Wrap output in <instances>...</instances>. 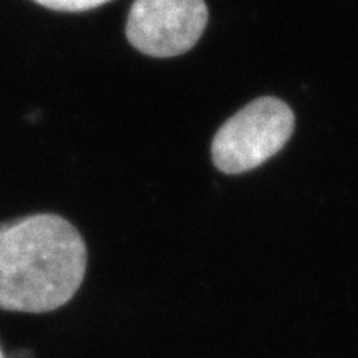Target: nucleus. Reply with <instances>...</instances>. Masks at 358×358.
<instances>
[{
  "instance_id": "obj_1",
  "label": "nucleus",
  "mask_w": 358,
  "mask_h": 358,
  "mask_svg": "<svg viewBox=\"0 0 358 358\" xmlns=\"http://www.w3.org/2000/svg\"><path fill=\"white\" fill-rule=\"evenodd\" d=\"M87 272V245L57 214L0 224V308L45 313L71 301Z\"/></svg>"
},
{
  "instance_id": "obj_2",
  "label": "nucleus",
  "mask_w": 358,
  "mask_h": 358,
  "mask_svg": "<svg viewBox=\"0 0 358 358\" xmlns=\"http://www.w3.org/2000/svg\"><path fill=\"white\" fill-rule=\"evenodd\" d=\"M294 127L287 103L274 96L259 98L219 128L211 146L214 164L227 174L256 169L285 146Z\"/></svg>"
},
{
  "instance_id": "obj_3",
  "label": "nucleus",
  "mask_w": 358,
  "mask_h": 358,
  "mask_svg": "<svg viewBox=\"0 0 358 358\" xmlns=\"http://www.w3.org/2000/svg\"><path fill=\"white\" fill-rule=\"evenodd\" d=\"M208 17L204 0H136L128 15L127 37L145 55L178 57L198 43Z\"/></svg>"
},
{
  "instance_id": "obj_4",
  "label": "nucleus",
  "mask_w": 358,
  "mask_h": 358,
  "mask_svg": "<svg viewBox=\"0 0 358 358\" xmlns=\"http://www.w3.org/2000/svg\"><path fill=\"white\" fill-rule=\"evenodd\" d=\"M34 2L57 12H87L105 6L110 0H34Z\"/></svg>"
},
{
  "instance_id": "obj_5",
  "label": "nucleus",
  "mask_w": 358,
  "mask_h": 358,
  "mask_svg": "<svg viewBox=\"0 0 358 358\" xmlns=\"http://www.w3.org/2000/svg\"><path fill=\"white\" fill-rule=\"evenodd\" d=\"M0 358H7V357L2 353V350H0Z\"/></svg>"
}]
</instances>
